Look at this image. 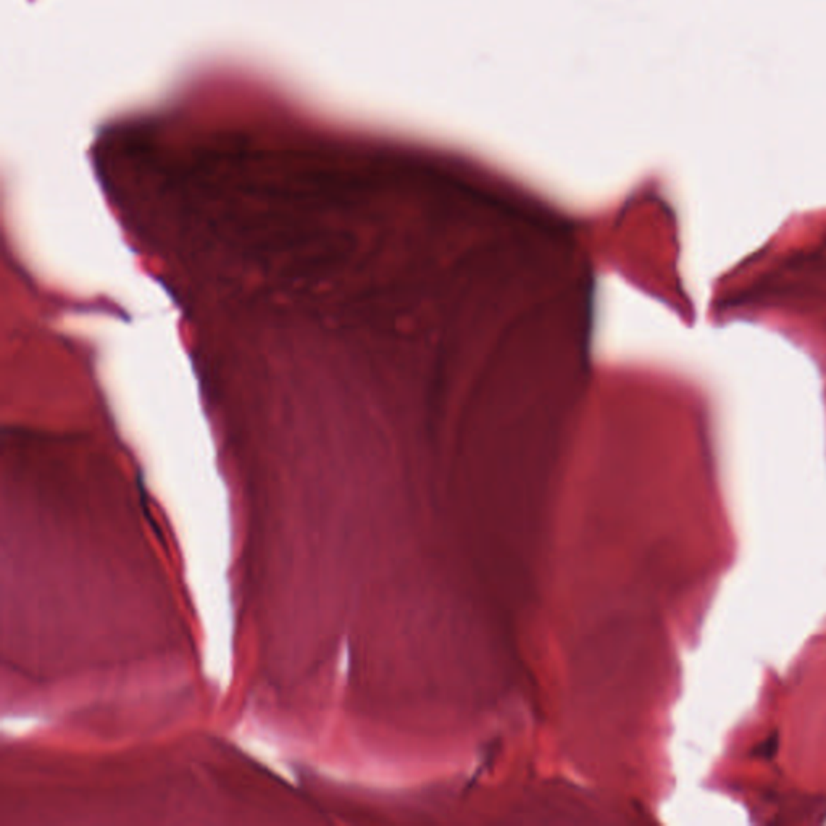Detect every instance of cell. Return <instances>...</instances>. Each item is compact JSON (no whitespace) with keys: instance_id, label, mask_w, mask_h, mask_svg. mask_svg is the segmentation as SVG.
I'll return each instance as SVG.
<instances>
[{"instance_id":"6da1fadb","label":"cell","mask_w":826,"mask_h":826,"mask_svg":"<svg viewBox=\"0 0 826 826\" xmlns=\"http://www.w3.org/2000/svg\"><path fill=\"white\" fill-rule=\"evenodd\" d=\"M535 210H536V209H535ZM535 210H532V211H535ZM532 211H531V214H532ZM531 214H530V215H531ZM530 215H528V216H530ZM528 216H526V218H528ZM526 218H525V220H526ZM525 220H523V221H525ZM523 221H521V223H523ZM521 223H520V225H521ZM520 225H518V226H520ZM518 226H516V228H518ZM516 228H515V230H516ZM515 230H513V231H515ZM513 231H512V232H513ZM492 251H494V249H492ZM492 251H491V252H492ZM481 252H483V251H480V252H478V254H476V255H475V257H478V255H480V254H481ZM491 252H489V254H491ZM489 254H487V255H489ZM475 257H473V258H471V260H470V262H468V263H466V265H465V266H464V268H461V270H466V271H468V273H470V275H471V273H473V271H475V270H476V268H478V265H480V266H481V265H483V263H485V262H486V260H485V262H483V260H481V262H480V263H478V262H476V263H475ZM485 258H486V257H485Z\"/></svg>"}]
</instances>
